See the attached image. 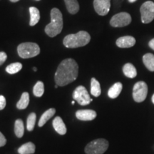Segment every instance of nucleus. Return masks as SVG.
I'll list each match as a JSON object with an SVG mask.
<instances>
[{
  "label": "nucleus",
  "instance_id": "1",
  "mask_svg": "<svg viewBox=\"0 0 154 154\" xmlns=\"http://www.w3.org/2000/svg\"><path fill=\"white\" fill-rule=\"evenodd\" d=\"M79 74V66L73 59H66L59 63L55 73V82L58 86H64L76 79Z\"/></svg>",
  "mask_w": 154,
  "mask_h": 154
},
{
  "label": "nucleus",
  "instance_id": "2",
  "mask_svg": "<svg viewBox=\"0 0 154 154\" xmlns=\"http://www.w3.org/2000/svg\"><path fill=\"white\" fill-rule=\"evenodd\" d=\"M63 29L62 14L57 8H54L51 11V22L45 27V32L50 37H54L60 34Z\"/></svg>",
  "mask_w": 154,
  "mask_h": 154
},
{
  "label": "nucleus",
  "instance_id": "3",
  "mask_svg": "<svg viewBox=\"0 0 154 154\" xmlns=\"http://www.w3.org/2000/svg\"><path fill=\"white\" fill-rule=\"evenodd\" d=\"M91 36L85 31H81L76 34H69L63 38V44L66 48H78L84 47L89 43Z\"/></svg>",
  "mask_w": 154,
  "mask_h": 154
},
{
  "label": "nucleus",
  "instance_id": "4",
  "mask_svg": "<svg viewBox=\"0 0 154 154\" xmlns=\"http://www.w3.org/2000/svg\"><path fill=\"white\" fill-rule=\"evenodd\" d=\"M17 52L19 57L22 59H29L37 56L40 53V48L36 43L25 42L18 46Z\"/></svg>",
  "mask_w": 154,
  "mask_h": 154
},
{
  "label": "nucleus",
  "instance_id": "5",
  "mask_svg": "<svg viewBox=\"0 0 154 154\" xmlns=\"http://www.w3.org/2000/svg\"><path fill=\"white\" fill-rule=\"evenodd\" d=\"M109 142L103 138L92 140L85 148L86 154H103L108 149Z\"/></svg>",
  "mask_w": 154,
  "mask_h": 154
},
{
  "label": "nucleus",
  "instance_id": "6",
  "mask_svg": "<svg viewBox=\"0 0 154 154\" xmlns=\"http://www.w3.org/2000/svg\"><path fill=\"white\" fill-rule=\"evenodd\" d=\"M141 22L143 24H149L154 19V3L151 1L146 2L140 7Z\"/></svg>",
  "mask_w": 154,
  "mask_h": 154
},
{
  "label": "nucleus",
  "instance_id": "7",
  "mask_svg": "<svg viewBox=\"0 0 154 154\" xmlns=\"http://www.w3.org/2000/svg\"><path fill=\"white\" fill-rule=\"evenodd\" d=\"M148 94V86L144 82H138L135 84L133 88V98L138 103L143 101Z\"/></svg>",
  "mask_w": 154,
  "mask_h": 154
},
{
  "label": "nucleus",
  "instance_id": "8",
  "mask_svg": "<svg viewBox=\"0 0 154 154\" xmlns=\"http://www.w3.org/2000/svg\"><path fill=\"white\" fill-rule=\"evenodd\" d=\"M73 98L82 106H86L91 102V98L86 88L83 86H78L73 93Z\"/></svg>",
  "mask_w": 154,
  "mask_h": 154
},
{
  "label": "nucleus",
  "instance_id": "9",
  "mask_svg": "<svg viewBox=\"0 0 154 154\" xmlns=\"http://www.w3.org/2000/svg\"><path fill=\"white\" fill-rule=\"evenodd\" d=\"M131 22V15L126 12H121L112 17L110 21V24L113 27H123L130 24Z\"/></svg>",
  "mask_w": 154,
  "mask_h": 154
},
{
  "label": "nucleus",
  "instance_id": "10",
  "mask_svg": "<svg viewBox=\"0 0 154 154\" xmlns=\"http://www.w3.org/2000/svg\"><path fill=\"white\" fill-rule=\"evenodd\" d=\"M94 7L98 14L105 16L110 10L111 0H94Z\"/></svg>",
  "mask_w": 154,
  "mask_h": 154
},
{
  "label": "nucleus",
  "instance_id": "11",
  "mask_svg": "<svg viewBox=\"0 0 154 154\" xmlns=\"http://www.w3.org/2000/svg\"><path fill=\"white\" fill-rule=\"evenodd\" d=\"M136 44V39L131 36H125L116 40V45L120 48H130Z\"/></svg>",
  "mask_w": 154,
  "mask_h": 154
},
{
  "label": "nucleus",
  "instance_id": "12",
  "mask_svg": "<svg viewBox=\"0 0 154 154\" xmlns=\"http://www.w3.org/2000/svg\"><path fill=\"white\" fill-rule=\"evenodd\" d=\"M96 112L93 110H79L76 111V116L81 121H92L96 117Z\"/></svg>",
  "mask_w": 154,
  "mask_h": 154
},
{
  "label": "nucleus",
  "instance_id": "13",
  "mask_svg": "<svg viewBox=\"0 0 154 154\" xmlns=\"http://www.w3.org/2000/svg\"><path fill=\"white\" fill-rule=\"evenodd\" d=\"M53 127L58 134L64 135L66 133V127L63 123L62 119L59 116H57L53 121Z\"/></svg>",
  "mask_w": 154,
  "mask_h": 154
},
{
  "label": "nucleus",
  "instance_id": "14",
  "mask_svg": "<svg viewBox=\"0 0 154 154\" xmlns=\"http://www.w3.org/2000/svg\"><path fill=\"white\" fill-rule=\"evenodd\" d=\"M123 85L120 82H117L111 86L109 88V91H108V96L111 98V99H116L119 96L122 91Z\"/></svg>",
  "mask_w": 154,
  "mask_h": 154
},
{
  "label": "nucleus",
  "instance_id": "15",
  "mask_svg": "<svg viewBox=\"0 0 154 154\" xmlns=\"http://www.w3.org/2000/svg\"><path fill=\"white\" fill-rule=\"evenodd\" d=\"M123 72L125 76L128 78L134 79L137 76V71L132 63H127L123 67Z\"/></svg>",
  "mask_w": 154,
  "mask_h": 154
},
{
  "label": "nucleus",
  "instance_id": "16",
  "mask_svg": "<svg viewBox=\"0 0 154 154\" xmlns=\"http://www.w3.org/2000/svg\"><path fill=\"white\" fill-rule=\"evenodd\" d=\"M67 10L70 14H75L79 11V5L77 0H64Z\"/></svg>",
  "mask_w": 154,
  "mask_h": 154
},
{
  "label": "nucleus",
  "instance_id": "17",
  "mask_svg": "<svg viewBox=\"0 0 154 154\" xmlns=\"http://www.w3.org/2000/svg\"><path fill=\"white\" fill-rule=\"evenodd\" d=\"M30 13V26H34L39 22L40 19V13L37 8L34 7H29Z\"/></svg>",
  "mask_w": 154,
  "mask_h": 154
},
{
  "label": "nucleus",
  "instance_id": "18",
  "mask_svg": "<svg viewBox=\"0 0 154 154\" xmlns=\"http://www.w3.org/2000/svg\"><path fill=\"white\" fill-rule=\"evenodd\" d=\"M55 113H56L55 109H53V108H51V109H48L47 111H46L45 112L42 114L41 118H40V120L38 121V126L39 127L43 126L46 123H47V121L55 114Z\"/></svg>",
  "mask_w": 154,
  "mask_h": 154
},
{
  "label": "nucleus",
  "instance_id": "19",
  "mask_svg": "<svg viewBox=\"0 0 154 154\" xmlns=\"http://www.w3.org/2000/svg\"><path fill=\"white\" fill-rule=\"evenodd\" d=\"M35 145L32 142L24 143L19 148L18 153L19 154H32L35 152Z\"/></svg>",
  "mask_w": 154,
  "mask_h": 154
},
{
  "label": "nucleus",
  "instance_id": "20",
  "mask_svg": "<svg viewBox=\"0 0 154 154\" xmlns=\"http://www.w3.org/2000/svg\"><path fill=\"white\" fill-rule=\"evenodd\" d=\"M143 61L146 68L151 72H154V55L153 54H146L143 57Z\"/></svg>",
  "mask_w": 154,
  "mask_h": 154
},
{
  "label": "nucleus",
  "instance_id": "21",
  "mask_svg": "<svg viewBox=\"0 0 154 154\" xmlns=\"http://www.w3.org/2000/svg\"><path fill=\"white\" fill-rule=\"evenodd\" d=\"M101 89L99 82L95 78H92L91 80V94L95 97H99L101 95Z\"/></svg>",
  "mask_w": 154,
  "mask_h": 154
},
{
  "label": "nucleus",
  "instance_id": "22",
  "mask_svg": "<svg viewBox=\"0 0 154 154\" xmlns=\"http://www.w3.org/2000/svg\"><path fill=\"white\" fill-rule=\"evenodd\" d=\"M29 103V95L27 92H24L21 96L19 101L17 102V107L19 109H25Z\"/></svg>",
  "mask_w": 154,
  "mask_h": 154
},
{
  "label": "nucleus",
  "instance_id": "23",
  "mask_svg": "<svg viewBox=\"0 0 154 154\" xmlns=\"http://www.w3.org/2000/svg\"><path fill=\"white\" fill-rule=\"evenodd\" d=\"M14 132L18 138H22L24 133V123L21 119H17L14 124Z\"/></svg>",
  "mask_w": 154,
  "mask_h": 154
},
{
  "label": "nucleus",
  "instance_id": "24",
  "mask_svg": "<svg viewBox=\"0 0 154 154\" xmlns=\"http://www.w3.org/2000/svg\"><path fill=\"white\" fill-rule=\"evenodd\" d=\"M22 69V64L19 62H16L11 63L10 65L7 66L6 68V72L9 74H14L19 72L21 69Z\"/></svg>",
  "mask_w": 154,
  "mask_h": 154
},
{
  "label": "nucleus",
  "instance_id": "25",
  "mask_svg": "<svg viewBox=\"0 0 154 154\" xmlns=\"http://www.w3.org/2000/svg\"><path fill=\"white\" fill-rule=\"evenodd\" d=\"M34 95L36 97H41L44 93V85L42 82H38L34 86Z\"/></svg>",
  "mask_w": 154,
  "mask_h": 154
},
{
  "label": "nucleus",
  "instance_id": "26",
  "mask_svg": "<svg viewBox=\"0 0 154 154\" xmlns=\"http://www.w3.org/2000/svg\"><path fill=\"white\" fill-rule=\"evenodd\" d=\"M36 119V115L35 113H32L29 115L27 118V123H26V128L29 131H33L34 126H35Z\"/></svg>",
  "mask_w": 154,
  "mask_h": 154
},
{
  "label": "nucleus",
  "instance_id": "27",
  "mask_svg": "<svg viewBox=\"0 0 154 154\" xmlns=\"http://www.w3.org/2000/svg\"><path fill=\"white\" fill-rule=\"evenodd\" d=\"M7 55L5 52H3V51H1L0 52V66L2 65L5 62V61L7 60Z\"/></svg>",
  "mask_w": 154,
  "mask_h": 154
},
{
  "label": "nucleus",
  "instance_id": "28",
  "mask_svg": "<svg viewBox=\"0 0 154 154\" xmlns=\"http://www.w3.org/2000/svg\"><path fill=\"white\" fill-rule=\"evenodd\" d=\"M6 106V99L4 96H0V110H2Z\"/></svg>",
  "mask_w": 154,
  "mask_h": 154
},
{
  "label": "nucleus",
  "instance_id": "29",
  "mask_svg": "<svg viewBox=\"0 0 154 154\" xmlns=\"http://www.w3.org/2000/svg\"><path fill=\"white\" fill-rule=\"evenodd\" d=\"M6 143H7V139H6L5 136L0 132V147L5 146Z\"/></svg>",
  "mask_w": 154,
  "mask_h": 154
},
{
  "label": "nucleus",
  "instance_id": "30",
  "mask_svg": "<svg viewBox=\"0 0 154 154\" xmlns=\"http://www.w3.org/2000/svg\"><path fill=\"white\" fill-rule=\"evenodd\" d=\"M149 47H151L152 49L154 50V38H152L151 41L149 42Z\"/></svg>",
  "mask_w": 154,
  "mask_h": 154
},
{
  "label": "nucleus",
  "instance_id": "31",
  "mask_svg": "<svg viewBox=\"0 0 154 154\" xmlns=\"http://www.w3.org/2000/svg\"><path fill=\"white\" fill-rule=\"evenodd\" d=\"M136 1V0H128V2H131V3H134Z\"/></svg>",
  "mask_w": 154,
  "mask_h": 154
},
{
  "label": "nucleus",
  "instance_id": "32",
  "mask_svg": "<svg viewBox=\"0 0 154 154\" xmlns=\"http://www.w3.org/2000/svg\"><path fill=\"white\" fill-rule=\"evenodd\" d=\"M11 2H19V0H10Z\"/></svg>",
  "mask_w": 154,
  "mask_h": 154
},
{
  "label": "nucleus",
  "instance_id": "33",
  "mask_svg": "<svg viewBox=\"0 0 154 154\" xmlns=\"http://www.w3.org/2000/svg\"><path fill=\"white\" fill-rule=\"evenodd\" d=\"M152 102H153L154 104V94L153 95V96H152Z\"/></svg>",
  "mask_w": 154,
  "mask_h": 154
},
{
  "label": "nucleus",
  "instance_id": "34",
  "mask_svg": "<svg viewBox=\"0 0 154 154\" xmlns=\"http://www.w3.org/2000/svg\"><path fill=\"white\" fill-rule=\"evenodd\" d=\"M33 70H34V72H36V71H37V69H36V67H34Z\"/></svg>",
  "mask_w": 154,
  "mask_h": 154
},
{
  "label": "nucleus",
  "instance_id": "35",
  "mask_svg": "<svg viewBox=\"0 0 154 154\" xmlns=\"http://www.w3.org/2000/svg\"><path fill=\"white\" fill-rule=\"evenodd\" d=\"M74 103H75V101H72V105H74Z\"/></svg>",
  "mask_w": 154,
  "mask_h": 154
},
{
  "label": "nucleus",
  "instance_id": "36",
  "mask_svg": "<svg viewBox=\"0 0 154 154\" xmlns=\"http://www.w3.org/2000/svg\"><path fill=\"white\" fill-rule=\"evenodd\" d=\"M58 86H58V85H57H57H56V86H55V88H58Z\"/></svg>",
  "mask_w": 154,
  "mask_h": 154
},
{
  "label": "nucleus",
  "instance_id": "37",
  "mask_svg": "<svg viewBox=\"0 0 154 154\" xmlns=\"http://www.w3.org/2000/svg\"></svg>",
  "mask_w": 154,
  "mask_h": 154
}]
</instances>
